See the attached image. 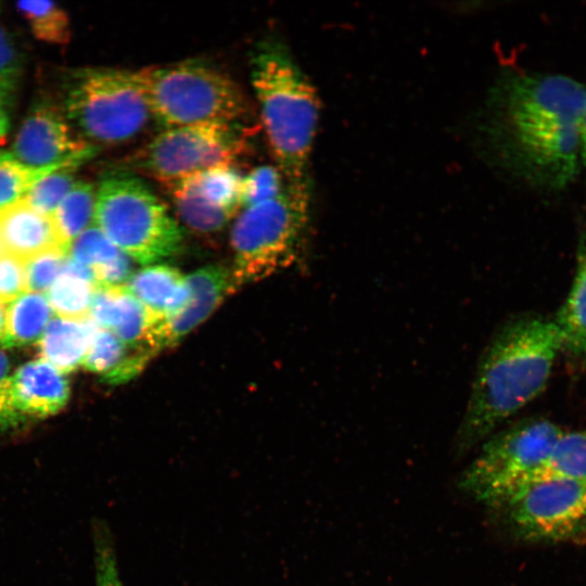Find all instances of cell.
<instances>
[{
    "mask_svg": "<svg viewBox=\"0 0 586 586\" xmlns=\"http://www.w3.org/2000/svg\"><path fill=\"white\" fill-rule=\"evenodd\" d=\"M586 88L561 74L512 75L496 95L494 132L500 152L527 182L563 191L581 168Z\"/></svg>",
    "mask_w": 586,
    "mask_h": 586,
    "instance_id": "obj_1",
    "label": "cell"
},
{
    "mask_svg": "<svg viewBox=\"0 0 586 586\" xmlns=\"http://www.w3.org/2000/svg\"><path fill=\"white\" fill-rule=\"evenodd\" d=\"M562 339L555 317L525 314L504 323L480 358L456 435L464 453L488 437L548 384Z\"/></svg>",
    "mask_w": 586,
    "mask_h": 586,
    "instance_id": "obj_2",
    "label": "cell"
},
{
    "mask_svg": "<svg viewBox=\"0 0 586 586\" xmlns=\"http://www.w3.org/2000/svg\"><path fill=\"white\" fill-rule=\"evenodd\" d=\"M251 80L262 123L286 187L309 199L308 167L319 119L318 93L286 48L277 41L257 46Z\"/></svg>",
    "mask_w": 586,
    "mask_h": 586,
    "instance_id": "obj_3",
    "label": "cell"
},
{
    "mask_svg": "<svg viewBox=\"0 0 586 586\" xmlns=\"http://www.w3.org/2000/svg\"><path fill=\"white\" fill-rule=\"evenodd\" d=\"M129 258L153 265L180 252L183 234L164 202L139 177L114 173L95 191L93 222Z\"/></svg>",
    "mask_w": 586,
    "mask_h": 586,
    "instance_id": "obj_4",
    "label": "cell"
},
{
    "mask_svg": "<svg viewBox=\"0 0 586 586\" xmlns=\"http://www.w3.org/2000/svg\"><path fill=\"white\" fill-rule=\"evenodd\" d=\"M151 117L164 129L234 123L246 109L240 87L225 73L195 60L138 71Z\"/></svg>",
    "mask_w": 586,
    "mask_h": 586,
    "instance_id": "obj_5",
    "label": "cell"
},
{
    "mask_svg": "<svg viewBox=\"0 0 586 586\" xmlns=\"http://www.w3.org/2000/svg\"><path fill=\"white\" fill-rule=\"evenodd\" d=\"M63 111L78 136L89 143L127 141L152 118L138 71L113 67L72 72L64 88Z\"/></svg>",
    "mask_w": 586,
    "mask_h": 586,
    "instance_id": "obj_6",
    "label": "cell"
},
{
    "mask_svg": "<svg viewBox=\"0 0 586 586\" xmlns=\"http://www.w3.org/2000/svg\"><path fill=\"white\" fill-rule=\"evenodd\" d=\"M308 203L309 199L286 187L279 196L242 209L231 230L233 289L267 278L296 260Z\"/></svg>",
    "mask_w": 586,
    "mask_h": 586,
    "instance_id": "obj_7",
    "label": "cell"
},
{
    "mask_svg": "<svg viewBox=\"0 0 586 586\" xmlns=\"http://www.w3.org/2000/svg\"><path fill=\"white\" fill-rule=\"evenodd\" d=\"M564 430L545 418L525 419L488 437L464 470L459 486L497 508L532 482Z\"/></svg>",
    "mask_w": 586,
    "mask_h": 586,
    "instance_id": "obj_8",
    "label": "cell"
},
{
    "mask_svg": "<svg viewBox=\"0 0 586 586\" xmlns=\"http://www.w3.org/2000/svg\"><path fill=\"white\" fill-rule=\"evenodd\" d=\"M244 149L234 123H205L163 129L138 156V167L170 186L193 174L233 165Z\"/></svg>",
    "mask_w": 586,
    "mask_h": 586,
    "instance_id": "obj_9",
    "label": "cell"
},
{
    "mask_svg": "<svg viewBox=\"0 0 586 586\" xmlns=\"http://www.w3.org/2000/svg\"><path fill=\"white\" fill-rule=\"evenodd\" d=\"M501 509L512 533L532 543H568L586 536V480L533 482L512 494Z\"/></svg>",
    "mask_w": 586,
    "mask_h": 586,
    "instance_id": "obj_10",
    "label": "cell"
},
{
    "mask_svg": "<svg viewBox=\"0 0 586 586\" xmlns=\"http://www.w3.org/2000/svg\"><path fill=\"white\" fill-rule=\"evenodd\" d=\"M242 176L232 165L213 167L167 186L181 220L195 231L220 230L241 208Z\"/></svg>",
    "mask_w": 586,
    "mask_h": 586,
    "instance_id": "obj_11",
    "label": "cell"
},
{
    "mask_svg": "<svg viewBox=\"0 0 586 586\" xmlns=\"http://www.w3.org/2000/svg\"><path fill=\"white\" fill-rule=\"evenodd\" d=\"M10 153L23 165L42 168L93 156L95 146L73 131L63 109L41 101L23 120Z\"/></svg>",
    "mask_w": 586,
    "mask_h": 586,
    "instance_id": "obj_12",
    "label": "cell"
},
{
    "mask_svg": "<svg viewBox=\"0 0 586 586\" xmlns=\"http://www.w3.org/2000/svg\"><path fill=\"white\" fill-rule=\"evenodd\" d=\"M189 297L181 310L162 323L154 334L158 349L176 345L203 322L233 291L231 271L219 265L200 268L187 276Z\"/></svg>",
    "mask_w": 586,
    "mask_h": 586,
    "instance_id": "obj_13",
    "label": "cell"
},
{
    "mask_svg": "<svg viewBox=\"0 0 586 586\" xmlns=\"http://www.w3.org/2000/svg\"><path fill=\"white\" fill-rule=\"evenodd\" d=\"M89 317L124 343L157 352L152 318L125 286H98Z\"/></svg>",
    "mask_w": 586,
    "mask_h": 586,
    "instance_id": "obj_14",
    "label": "cell"
},
{
    "mask_svg": "<svg viewBox=\"0 0 586 586\" xmlns=\"http://www.w3.org/2000/svg\"><path fill=\"white\" fill-rule=\"evenodd\" d=\"M0 242L4 253L23 262L54 247L67 251L52 217L33 207L25 199L0 209Z\"/></svg>",
    "mask_w": 586,
    "mask_h": 586,
    "instance_id": "obj_15",
    "label": "cell"
},
{
    "mask_svg": "<svg viewBox=\"0 0 586 586\" xmlns=\"http://www.w3.org/2000/svg\"><path fill=\"white\" fill-rule=\"evenodd\" d=\"M11 391L22 417H48L67 403L69 387L63 373L44 359L29 361L11 377Z\"/></svg>",
    "mask_w": 586,
    "mask_h": 586,
    "instance_id": "obj_16",
    "label": "cell"
},
{
    "mask_svg": "<svg viewBox=\"0 0 586 586\" xmlns=\"http://www.w3.org/2000/svg\"><path fill=\"white\" fill-rule=\"evenodd\" d=\"M124 286L150 314L154 333L181 310L189 297L187 276L167 264L142 268Z\"/></svg>",
    "mask_w": 586,
    "mask_h": 586,
    "instance_id": "obj_17",
    "label": "cell"
},
{
    "mask_svg": "<svg viewBox=\"0 0 586 586\" xmlns=\"http://www.w3.org/2000/svg\"><path fill=\"white\" fill-rule=\"evenodd\" d=\"M156 353L128 345L111 331L97 328L84 358V367L116 384L136 377Z\"/></svg>",
    "mask_w": 586,
    "mask_h": 586,
    "instance_id": "obj_18",
    "label": "cell"
},
{
    "mask_svg": "<svg viewBox=\"0 0 586 586\" xmlns=\"http://www.w3.org/2000/svg\"><path fill=\"white\" fill-rule=\"evenodd\" d=\"M575 272L570 291L555 316L562 339V352L573 360H586V231L578 240Z\"/></svg>",
    "mask_w": 586,
    "mask_h": 586,
    "instance_id": "obj_19",
    "label": "cell"
},
{
    "mask_svg": "<svg viewBox=\"0 0 586 586\" xmlns=\"http://www.w3.org/2000/svg\"><path fill=\"white\" fill-rule=\"evenodd\" d=\"M98 326L90 317L80 320L53 318L39 339L42 359L62 373L82 365Z\"/></svg>",
    "mask_w": 586,
    "mask_h": 586,
    "instance_id": "obj_20",
    "label": "cell"
},
{
    "mask_svg": "<svg viewBox=\"0 0 586 586\" xmlns=\"http://www.w3.org/2000/svg\"><path fill=\"white\" fill-rule=\"evenodd\" d=\"M97 288L92 270L67 256L46 296L59 318L80 320L89 317Z\"/></svg>",
    "mask_w": 586,
    "mask_h": 586,
    "instance_id": "obj_21",
    "label": "cell"
},
{
    "mask_svg": "<svg viewBox=\"0 0 586 586\" xmlns=\"http://www.w3.org/2000/svg\"><path fill=\"white\" fill-rule=\"evenodd\" d=\"M46 294L25 292L5 309V329L1 340L8 347L30 344L41 337L52 317Z\"/></svg>",
    "mask_w": 586,
    "mask_h": 586,
    "instance_id": "obj_22",
    "label": "cell"
},
{
    "mask_svg": "<svg viewBox=\"0 0 586 586\" xmlns=\"http://www.w3.org/2000/svg\"><path fill=\"white\" fill-rule=\"evenodd\" d=\"M552 479L586 480V430L564 431L531 483Z\"/></svg>",
    "mask_w": 586,
    "mask_h": 586,
    "instance_id": "obj_23",
    "label": "cell"
},
{
    "mask_svg": "<svg viewBox=\"0 0 586 586\" xmlns=\"http://www.w3.org/2000/svg\"><path fill=\"white\" fill-rule=\"evenodd\" d=\"M95 190L92 183L76 181L63 199L52 219L62 245L67 250L71 243L93 222Z\"/></svg>",
    "mask_w": 586,
    "mask_h": 586,
    "instance_id": "obj_24",
    "label": "cell"
},
{
    "mask_svg": "<svg viewBox=\"0 0 586 586\" xmlns=\"http://www.w3.org/2000/svg\"><path fill=\"white\" fill-rule=\"evenodd\" d=\"M91 157L81 156L61 164L34 168L16 161L10 152H0V209L24 199L37 181L55 169L72 163L84 164Z\"/></svg>",
    "mask_w": 586,
    "mask_h": 586,
    "instance_id": "obj_25",
    "label": "cell"
},
{
    "mask_svg": "<svg viewBox=\"0 0 586 586\" xmlns=\"http://www.w3.org/2000/svg\"><path fill=\"white\" fill-rule=\"evenodd\" d=\"M15 7L39 40L53 44H65L69 41V17L55 2L22 1Z\"/></svg>",
    "mask_w": 586,
    "mask_h": 586,
    "instance_id": "obj_26",
    "label": "cell"
},
{
    "mask_svg": "<svg viewBox=\"0 0 586 586\" xmlns=\"http://www.w3.org/2000/svg\"><path fill=\"white\" fill-rule=\"evenodd\" d=\"M82 163L62 166L37 181L24 199L39 212L51 216L69 192L75 181V171Z\"/></svg>",
    "mask_w": 586,
    "mask_h": 586,
    "instance_id": "obj_27",
    "label": "cell"
},
{
    "mask_svg": "<svg viewBox=\"0 0 586 586\" xmlns=\"http://www.w3.org/2000/svg\"><path fill=\"white\" fill-rule=\"evenodd\" d=\"M95 586H125L118 569L115 539L103 519L91 521Z\"/></svg>",
    "mask_w": 586,
    "mask_h": 586,
    "instance_id": "obj_28",
    "label": "cell"
},
{
    "mask_svg": "<svg viewBox=\"0 0 586 586\" xmlns=\"http://www.w3.org/2000/svg\"><path fill=\"white\" fill-rule=\"evenodd\" d=\"M123 252L93 224L69 245L68 256L89 267L93 275L116 260Z\"/></svg>",
    "mask_w": 586,
    "mask_h": 586,
    "instance_id": "obj_29",
    "label": "cell"
},
{
    "mask_svg": "<svg viewBox=\"0 0 586 586\" xmlns=\"http://www.w3.org/2000/svg\"><path fill=\"white\" fill-rule=\"evenodd\" d=\"M286 188L277 166L260 165L242 176L240 186L241 208L254 206L279 196Z\"/></svg>",
    "mask_w": 586,
    "mask_h": 586,
    "instance_id": "obj_30",
    "label": "cell"
},
{
    "mask_svg": "<svg viewBox=\"0 0 586 586\" xmlns=\"http://www.w3.org/2000/svg\"><path fill=\"white\" fill-rule=\"evenodd\" d=\"M67 256V251L54 247L26 260L27 292L47 293L61 273Z\"/></svg>",
    "mask_w": 586,
    "mask_h": 586,
    "instance_id": "obj_31",
    "label": "cell"
},
{
    "mask_svg": "<svg viewBox=\"0 0 586 586\" xmlns=\"http://www.w3.org/2000/svg\"><path fill=\"white\" fill-rule=\"evenodd\" d=\"M22 76V61L17 49L0 26V104H8L14 97Z\"/></svg>",
    "mask_w": 586,
    "mask_h": 586,
    "instance_id": "obj_32",
    "label": "cell"
},
{
    "mask_svg": "<svg viewBox=\"0 0 586 586\" xmlns=\"http://www.w3.org/2000/svg\"><path fill=\"white\" fill-rule=\"evenodd\" d=\"M27 292L25 262L10 254L0 256V303L10 304Z\"/></svg>",
    "mask_w": 586,
    "mask_h": 586,
    "instance_id": "obj_33",
    "label": "cell"
},
{
    "mask_svg": "<svg viewBox=\"0 0 586 586\" xmlns=\"http://www.w3.org/2000/svg\"><path fill=\"white\" fill-rule=\"evenodd\" d=\"M9 369L10 362L5 354L0 352V431L15 426L23 420L13 402Z\"/></svg>",
    "mask_w": 586,
    "mask_h": 586,
    "instance_id": "obj_34",
    "label": "cell"
},
{
    "mask_svg": "<svg viewBox=\"0 0 586 586\" xmlns=\"http://www.w3.org/2000/svg\"><path fill=\"white\" fill-rule=\"evenodd\" d=\"M581 167L586 171V101L581 123Z\"/></svg>",
    "mask_w": 586,
    "mask_h": 586,
    "instance_id": "obj_35",
    "label": "cell"
},
{
    "mask_svg": "<svg viewBox=\"0 0 586 586\" xmlns=\"http://www.w3.org/2000/svg\"><path fill=\"white\" fill-rule=\"evenodd\" d=\"M9 128V118L0 104V139L7 133Z\"/></svg>",
    "mask_w": 586,
    "mask_h": 586,
    "instance_id": "obj_36",
    "label": "cell"
},
{
    "mask_svg": "<svg viewBox=\"0 0 586 586\" xmlns=\"http://www.w3.org/2000/svg\"><path fill=\"white\" fill-rule=\"evenodd\" d=\"M4 329H5V308L3 307V304L0 303V340H2L4 335Z\"/></svg>",
    "mask_w": 586,
    "mask_h": 586,
    "instance_id": "obj_37",
    "label": "cell"
},
{
    "mask_svg": "<svg viewBox=\"0 0 586 586\" xmlns=\"http://www.w3.org/2000/svg\"><path fill=\"white\" fill-rule=\"evenodd\" d=\"M2 254H4V250H3L2 244H1V242H0V256H1Z\"/></svg>",
    "mask_w": 586,
    "mask_h": 586,
    "instance_id": "obj_38",
    "label": "cell"
}]
</instances>
